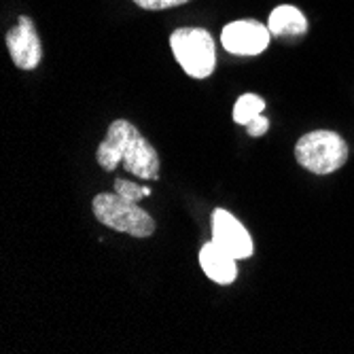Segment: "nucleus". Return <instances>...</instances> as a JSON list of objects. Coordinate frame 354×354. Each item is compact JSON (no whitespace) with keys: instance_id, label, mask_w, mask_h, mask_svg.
<instances>
[{"instance_id":"8","label":"nucleus","mask_w":354,"mask_h":354,"mask_svg":"<svg viewBox=\"0 0 354 354\" xmlns=\"http://www.w3.org/2000/svg\"><path fill=\"white\" fill-rule=\"evenodd\" d=\"M236 261V257H232L227 250H223L214 242H206L200 248V266L204 274L216 284H232L238 278Z\"/></svg>"},{"instance_id":"4","label":"nucleus","mask_w":354,"mask_h":354,"mask_svg":"<svg viewBox=\"0 0 354 354\" xmlns=\"http://www.w3.org/2000/svg\"><path fill=\"white\" fill-rule=\"evenodd\" d=\"M297 162L314 174H331L339 170L348 159L346 140L329 130H316L301 136L295 145Z\"/></svg>"},{"instance_id":"11","label":"nucleus","mask_w":354,"mask_h":354,"mask_svg":"<svg viewBox=\"0 0 354 354\" xmlns=\"http://www.w3.org/2000/svg\"><path fill=\"white\" fill-rule=\"evenodd\" d=\"M115 193H119L121 198L130 200V202H140V200L151 196V187H142V185H138L134 180L117 178L115 180Z\"/></svg>"},{"instance_id":"5","label":"nucleus","mask_w":354,"mask_h":354,"mask_svg":"<svg viewBox=\"0 0 354 354\" xmlns=\"http://www.w3.org/2000/svg\"><path fill=\"white\" fill-rule=\"evenodd\" d=\"M272 32L268 26L254 19L232 21L223 28L221 43L234 55H259L268 49Z\"/></svg>"},{"instance_id":"6","label":"nucleus","mask_w":354,"mask_h":354,"mask_svg":"<svg viewBox=\"0 0 354 354\" xmlns=\"http://www.w3.org/2000/svg\"><path fill=\"white\" fill-rule=\"evenodd\" d=\"M212 242L227 250L236 259H248L252 254V238L244 225L227 210L216 208L212 212Z\"/></svg>"},{"instance_id":"1","label":"nucleus","mask_w":354,"mask_h":354,"mask_svg":"<svg viewBox=\"0 0 354 354\" xmlns=\"http://www.w3.org/2000/svg\"><path fill=\"white\" fill-rule=\"evenodd\" d=\"M95 159L106 172H115L119 164L142 180H155L159 176V155L155 147L138 132V127L125 119H117L109 125V134L95 151Z\"/></svg>"},{"instance_id":"9","label":"nucleus","mask_w":354,"mask_h":354,"mask_svg":"<svg viewBox=\"0 0 354 354\" xmlns=\"http://www.w3.org/2000/svg\"><path fill=\"white\" fill-rule=\"evenodd\" d=\"M268 28L274 37H288V39H295V37H304L306 30H308V21L306 15L291 5H280L272 11Z\"/></svg>"},{"instance_id":"13","label":"nucleus","mask_w":354,"mask_h":354,"mask_svg":"<svg viewBox=\"0 0 354 354\" xmlns=\"http://www.w3.org/2000/svg\"><path fill=\"white\" fill-rule=\"evenodd\" d=\"M246 127H248L246 132H248L250 136H254V138H257V136H263V134L270 130V119H268V117H263V115H259L257 119H252Z\"/></svg>"},{"instance_id":"7","label":"nucleus","mask_w":354,"mask_h":354,"mask_svg":"<svg viewBox=\"0 0 354 354\" xmlns=\"http://www.w3.org/2000/svg\"><path fill=\"white\" fill-rule=\"evenodd\" d=\"M7 47L15 62L17 68L24 71H35L43 57L41 39L37 35V28L30 17H19L17 26L7 32Z\"/></svg>"},{"instance_id":"3","label":"nucleus","mask_w":354,"mask_h":354,"mask_svg":"<svg viewBox=\"0 0 354 354\" xmlns=\"http://www.w3.org/2000/svg\"><path fill=\"white\" fill-rule=\"evenodd\" d=\"M170 47L180 68L193 79H206L216 64L214 39L204 28H178L170 37Z\"/></svg>"},{"instance_id":"10","label":"nucleus","mask_w":354,"mask_h":354,"mask_svg":"<svg viewBox=\"0 0 354 354\" xmlns=\"http://www.w3.org/2000/svg\"><path fill=\"white\" fill-rule=\"evenodd\" d=\"M263 111H266L263 98H259L257 93H244V95H240L234 106V121L240 125H248L252 119L263 115Z\"/></svg>"},{"instance_id":"2","label":"nucleus","mask_w":354,"mask_h":354,"mask_svg":"<svg viewBox=\"0 0 354 354\" xmlns=\"http://www.w3.org/2000/svg\"><path fill=\"white\" fill-rule=\"evenodd\" d=\"M93 214L106 227L130 234L134 238H149L155 232V221L147 210L138 206V202H130L121 198L119 193H100L91 202Z\"/></svg>"},{"instance_id":"12","label":"nucleus","mask_w":354,"mask_h":354,"mask_svg":"<svg viewBox=\"0 0 354 354\" xmlns=\"http://www.w3.org/2000/svg\"><path fill=\"white\" fill-rule=\"evenodd\" d=\"M134 3L147 11H162V9H172V7H180L189 0H134Z\"/></svg>"}]
</instances>
